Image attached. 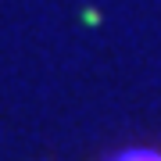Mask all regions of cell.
Wrapping results in <instances>:
<instances>
[{
    "instance_id": "cell-1",
    "label": "cell",
    "mask_w": 161,
    "mask_h": 161,
    "mask_svg": "<svg viewBox=\"0 0 161 161\" xmlns=\"http://www.w3.org/2000/svg\"><path fill=\"white\" fill-rule=\"evenodd\" d=\"M111 161H161L158 150H143V147H136V150H122V154H115Z\"/></svg>"
}]
</instances>
